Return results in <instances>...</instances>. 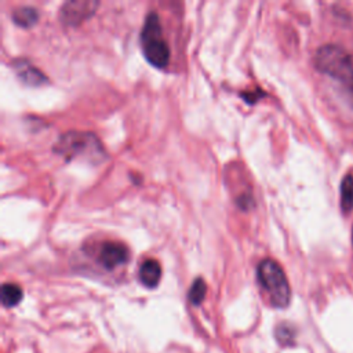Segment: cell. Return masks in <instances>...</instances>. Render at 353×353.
Masks as SVG:
<instances>
[{
  "label": "cell",
  "instance_id": "cell-1",
  "mask_svg": "<svg viewBox=\"0 0 353 353\" xmlns=\"http://www.w3.org/2000/svg\"><path fill=\"white\" fill-rule=\"evenodd\" d=\"M314 66L319 72L338 80L353 102V57L336 44H324L314 54Z\"/></svg>",
  "mask_w": 353,
  "mask_h": 353
},
{
  "label": "cell",
  "instance_id": "cell-2",
  "mask_svg": "<svg viewBox=\"0 0 353 353\" xmlns=\"http://www.w3.org/2000/svg\"><path fill=\"white\" fill-rule=\"evenodd\" d=\"M52 149L68 161L83 159L92 164H98L106 157L101 141L97 135L87 131H68L62 134Z\"/></svg>",
  "mask_w": 353,
  "mask_h": 353
},
{
  "label": "cell",
  "instance_id": "cell-3",
  "mask_svg": "<svg viewBox=\"0 0 353 353\" xmlns=\"http://www.w3.org/2000/svg\"><path fill=\"white\" fill-rule=\"evenodd\" d=\"M256 279L272 306L283 309L291 299V288L281 266L272 258L262 259L256 266Z\"/></svg>",
  "mask_w": 353,
  "mask_h": 353
},
{
  "label": "cell",
  "instance_id": "cell-4",
  "mask_svg": "<svg viewBox=\"0 0 353 353\" xmlns=\"http://www.w3.org/2000/svg\"><path fill=\"white\" fill-rule=\"evenodd\" d=\"M141 46L146 61L154 68H165L170 62V47L163 36L157 12L150 11L141 30Z\"/></svg>",
  "mask_w": 353,
  "mask_h": 353
},
{
  "label": "cell",
  "instance_id": "cell-5",
  "mask_svg": "<svg viewBox=\"0 0 353 353\" xmlns=\"http://www.w3.org/2000/svg\"><path fill=\"white\" fill-rule=\"evenodd\" d=\"M99 6L98 1H90V0H74V1H66L62 4L59 10V19L63 25L74 26L90 18L95 8Z\"/></svg>",
  "mask_w": 353,
  "mask_h": 353
},
{
  "label": "cell",
  "instance_id": "cell-6",
  "mask_svg": "<svg viewBox=\"0 0 353 353\" xmlns=\"http://www.w3.org/2000/svg\"><path fill=\"white\" fill-rule=\"evenodd\" d=\"M130 258V251L125 244L119 241H105L98 251V261L105 269H116L124 265Z\"/></svg>",
  "mask_w": 353,
  "mask_h": 353
},
{
  "label": "cell",
  "instance_id": "cell-7",
  "mask_svg": "<svg viewBox=\"0 0 353 353\" xmlns=\"http://www.w3.org/2000/svg\"><path fill=\"white\" fill-rule=\"evenodd\" d=\"M12 66H14L18 77L28 85H40L47 80L46 74L41 70H39L34 65L28 62L26 59L14 61Z\"/></svg>",
  "mask_w": 353,
  "mask_h": 353
},
{
  "label": "cell",
  "instance_id": "cell-8",
  "mask_svg": "<svg viewBox=\"0 0 353 353\" xmlns=\"http://www.w3.org/2000/svg\"><path fill=\"white\" fill-rule=\"evenodd\" d=\"M138 276H139L141 283L145 287H148V288L157 287V284L160 283V279H161L160 262L157 259H153V258L145 259L139 266Z\"/></svg>",
  "mask_w": 353,
  "mask_h": 353
},
{
  "label": "cell",
  "instance_id": "cell-9",
  "mask_svg": "<svg viewBox=\"0 0 353 353\" xmlns=\"http://www.w3.org/2000/svg\"><path fill=\"white\" fill-rule=\"evenodd\" d=\"M39 19V11L30 6H22L14 10L12 21L15 25L22 28L33 26Z\"/></svg>",
  "mask_w": 353,
  "mask_h": 353
},
{
  "label": "cell",
  "instance_id": "cell-10",
  "mask_svg": "<svg viewBox=\"0 0 353 353\" xmlns=\"http://www.w3.org/2000/svg\"><path fill=\"white\" fill-rule=\"evenodd\" d=\"M0 296H1V303L4 307H12L21 302V299L23 296V291L15 283H4L1 285Z\"/></svg>",
  "mask_w": 353,
  "mask_h": 353
},
{
  "label": "cell",
  "instance_id": "cell-11",
  "mask_svg": "<svg viewBox=\"0 0 353 353\" xmlns=\"http://www.w3.org/2000/svg\"><path fill=\"white\" fill-rule=\"evenodd\" d=\"M341 207L343 212L353 210V175L347 174L343 176L341 183Z\"/></svg>",
  "mask_w": 353,
  "mask_h": 353
},
{
  "label": "cell",
  "instance_id": "cell-12",
  "mask_svg": "<svg viewBox=\"0 0 353 353\" xmlns=\"http://www.w3.org/2000/svg\"><path fill=\"white\" fill-rule=\"evenodd\" d=\"M205 292H207V284L205 281L201 279V277H197L193 284L190 285L189 288V292H188V299L192 305L197 306L203 302L204 296H205Z\"/></svg>",
  "mask_w": 353,
  "mask_h": 353
},
{
  "label": "cell",
  "instance_id": "cell-13",
  "mask_svg": "<svg viewBox=\"0 0 353 353\" xmlns=\"http://www.w3.org/2000/svg\"><path fill=\"white\" fill-rule=\"evenodd\" d=\"M274 335L280 345L290 346V345H294V341H295V328L288 323H281L276 327Z\"/></svg>",
  "mask_w": 353,
  "mask_h": 353
},
{
  "label": "cell",
  "instance_id": "cell-14",
  "mask_svg": "<svg viewBox=\"0 0 353 353\" xmlns=\"http://www.w3.org/2000/svg\"><path fill=\"white\" fill-rule=\"evenodd\" d=\"M352 241H353V228H352Z\"/></svg>",
  "mask_w": 353,
  "mask_h": 353
}]
</instances>
